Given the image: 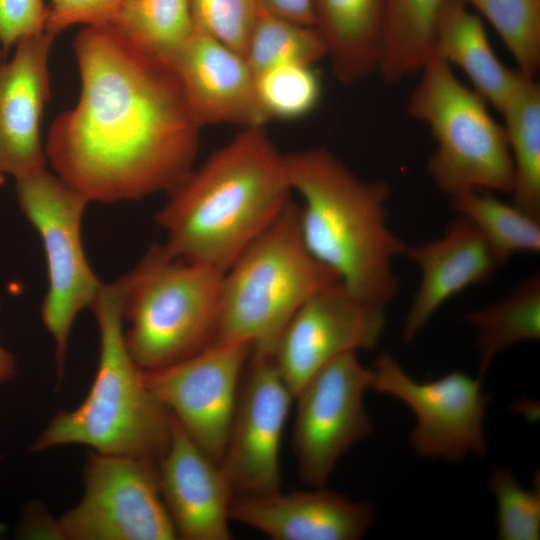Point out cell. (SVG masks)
Here are the masks:
<instances>
[{"label": "cell", "mask_w": 540, "mask_h": 540, "mask_svg": "<svg viewBox=\"0 0 540 540\" xmlns=\"http://www.w3.org/2000/svg\"><path fill=\"white\" fill-rule=\"evenodd\" d=\"M73 47L81 93L50 127L54 171L89 202L168 193L193 169L201 128L172 70L106 25L84 27Z\"/></svg>", "instance_id": "obj_1"}, {"label": "cell", "mask_w": 540, "mask_h": 540, "mask_svg": "<svg viewBox=\"0 0 540 540\" xmlns=\"http://www.w3.org/2000/svg\"><path fill=\"white\" fill-rule=\"evenodd\" d=\"M285 154L263 126L242 128L168 194L165 250L224 273L290 201Z\"/></svg>", "instance_id": "obj_2"}, {"label": "cell", "mask_w": 540, "mask_h": 540, "mask_svg": "<svg viewBox=\"0 0 540 540\" xmlns=\"http://www.w3.org/2000/svg\"><path fill=\"white\" fill-rule=\"evenodd\" d=\"M285 159L306 249L351 292L386 307L399 288L393 262L407 247L388 223L390 185L361 179L323 147Z\"/></svg>", "instance_id": "obj_3"}, {"label": "cell", "mask_w": 540, "mask_h": 540, "mask_svg": "<svg viewBox=\"0 0 540 540\" xmlns=\"http://www.w3.org/2000/svg\"><path fill=\"white\" fill-rule=\"evenodd\" d=\"M120 279L103 284L90 310L99 331V360L84 401L58 412L30 446L33 452L82 444L94 451L158 463L172 414L149 390L124 339Z\"/></svg>", "instance_id": "obj_4"}, {"label": "cell", "mask_w": 540, "mask_h": 540, "mask_svg": "<svg viewBox=\"0 0 540 540\" xmlns=\"http://www.w3.org/2000/svg\"><path fill=\"white\" fill-rule=\"evenodd\" d=\"M223 273L153 245L120 277L126 347L142 371L200 352L216 338Z\"/></svg>", "instance_id": "obj_5"}, {"label": "cell", "mask_w": 540, "mask_h": 540, "mask_svg": "<svg viewBox=\"0 0 540 540\" xmlns=\"http://www.w3.org/2000/svg\"><path fill=\"white\" fill-rule=\"evenodd\" d=\"M339 281L306 249L291 200L223 273L215 340L248 343L274 353L277 342L302 303L320 288ZM214 340V341H215Z\"/></svg>", "instance_id": "obj_6"}, {"label": "cell", "mask_w": 540, "mask_h": 540, "mask_svg": "<svg viewBox=\"0 0 540 540\" xmlns=\"http://www.w3.org/2000/svg\"><path fill=\"white\" fill-rule=\"evenodd\" d=\"M419 74L406 109L435 140L427 162L434 184L450 198L471 191L511 194L514 170L505 129L488 103L436 54Z\"/></svg>", "instance_id": "obj_7"}, {"label": "cell", "mask_w": 540, "mask_h": 540, "mask_svg": "<svg viewBox=\"0 0 540 540\" xmlns=\"http://www.w3.org/2000/svg\"><path fill=\"white\" fill-rule=\"evenodd\" d=\"M15 192L45 254L48 289L41 318L55 344L60 381L73 324L84 309H90L103 285L83 245L82 221L89 201L46 168L15 179Z\"/></svg>", "instance_id": "obj_8"}, {"label": "cell", "mask_w": 540, "mask_h": 540, "mask_svg": "<svg viewBox=\"0 0 540 540\" xmlns=\"http://www.w3.org/2000/svg\"><path fill=\"white\" fill-rule=\"evenodd\" d=\"M79 503L47 521L39 536L69 540H171L177 533L162 497L158 463L91 451Z\"/></svg>", "instance_id": "obj_9"}, {"label": "cell", "mask_w": 540, "mask_h": 540, "mask_svg": "<svg viewBox=\"0 0 540 540\" xmlns=\"http://www.w3.org/2000/svg\"><path fill=\"white\" fill-rule=\"evenodd\" d=\"M372 378L357 352H347L316 371L295 394L293 449L307 485L325 486L341 457L371 433L364 395Z\"/></svg>", "instance_id": "obj_10"}, {"label": "cell", "mask_w": 540, "mask_h": 540, "mask_svg": "<svg viewBox=\"0 0 540 540\" xmlns=\"http://www.w3.org/2000/svg\"><path fill=\"white\" fill-rule=\"evenodd\" d=\"M371 369V389L400 400L414 413L409 442L418 456L457 461L468 454H486L484 425L490 396L483 390L484 378L452 371L419 382L388 352L379 354Z\"/></svg>", "instance_id": "obj_11"}, {"label": "cell", "mask_w": 540, "mask_h": 540, "mask_svg": "<svg viewBox=\"0 0 540 540\" xmlns=\"http://www.w3.org/2000/svg\"><path fill=\"white\" fill-rule=\"evenodd\" d=\"M251 350L252 346L245 342L215 340L185 360L143 371L149 390L198 447L219 465Z\"/></svg>", "instance_id": "obj_12"}, {"label": "cell", "mask_w": 540, "mask_h": 540, "mask_svg": "<svg viewBox=\"0 0 540 540\" xmlns=\"http://www.w3.org/2000/svg\"><path fill=\"white\" fill-rule=\"evenodd\" d=\"M386 319L385 307L357 296L340 281L314 292L294 313L273 353L293 395L334 358L376 348Z\"/></svg>", "instance_id": "obj_13"}, {"label": "cell", "mask_w": 540, "mask_h": 540, "mask_svg": "<svg viewBox=\"0 0 540 540\" xmlns=\"http://www.w3.org/2000/svg\"><path fill=\"white\" fill-rule=\"evenodd\" d=\"M220 466L235 494L281 490V441L294 395L273 355L251 350Z\"/></svg>", "instance_id": "obj_14"}, {"label": "cell", "mask_w": 540, "mask_h": 540, "mask_svg": "<svg viewBox=\"0 0 540 540\" xmlns=\"http://www.w3.org/2000/svg\"><path fill=\"white\" fill-rule=\"evenodd\" d=\"M167 65L200 127L229 124L248 128L269 121L245 58L217 40L194 31Z\"/></svg>", "instance_id": "obj_15"}, {"label": "cell", "mask_w": 540, "mask_h": 540, "mask_svg": "<svg viewBox=\"0 0 540 540\" xmlns=\"http://www.w3.org/2000/svg\"><path fill=\"white\" fill-rule=\"evenodd\" d=\"M55 36L24 38L11 58L0 47V173L14 179L46 168L40 124L50 97L48 59Z\"/></svg>", "instance_id": "obj_16"}, {"label": "cell", "mask_w": 540, "mask_h": 540, "mask_svg": "<svg viewBox=\"0 0 540 540\" xmlns=\"http://www.w3.org/2000/svg\"><path fill=\"white\" fill-rule=\"evenodd\" d=\"M158 472L162 497L177 537L231 538L230 508L235 492L221 466L198 447L173 415Z\"/></svg>", "instance_id": "obj_17"}, {"label": "cell", "mask_w": 540, "mask_h": 540, "mask_svg": "<svg viewBox=\"0 0 540 540\" xmlns=\"http://www.w3.org/2000/svg\"><path fill=\"white\" fill-rule=\"evenodd\" d=\"M311 490L237 495L231 520L275 540H357L375 519L374 507L325 486Z\"/></svg>", "instance_id": "obj_18"}, {"label": "cell", "mask_w": 540, "mask_h": 540, "mask_svg": "<svg viewBox=\"0 0 540 540\" xmlns=\"http://www.w3.org/2000/svg\"><path fill=\"white\" fill-rule=\"evenodd\" d=\"M404 255L420 271L419 286L402 328L406 344L415 340L448 300L486 282L502 266L479 230L459 215L440 237L407 245Z\"/></svg>", "instance_id": "obj_19"}, {"label": "cell", "mask_w": 540, "mask_h": 540, "mask_svg": "<svg viewBox=\"0 0 540 540\" xmlns=\"http://www.w3.org/2000/svg\"><path fill=\"white\" fill-rule=\"evenodd\" d=\"M433 54L457 66L475 90L499 112L518 75L495 54L481 18L462 0H445L437 18Z\"/></svg>", "instance_id": "obj_20"}, {"label": "cell", "mask_w": 540, "mask_h": 540, "mask_svg": "<svg viewBox=\"0 0 540 540\" xmlns=\"http://www.w3.org/2000/svg\"><path fill=\"white\" fill-rule=\"evenodd\" d=\"M384 0H314L315 28L335 77L344 84L377 72Z\"/></svg>", "instance_id": "obj_21"}, {"label": "cell", "mask_w": 540, "mask_h": 540, "mask_svg": "<svg viewBox=\"0 0 540 540\" xmlns=\"http://www.w3.org/2000/svg\"><path fill=\"white\" fill-rule=\"evenodd\" d=\"M500 113L514 170L512 203L540 220V85L536 77L518 70Z\"/></svg>", "instance_id": "obj_22"}, {"label": "cell", "mask_w": 540, "mask_h": 540, "mask_svg": "<svg viewBox=\"0 0 540 540\" xmlns=\"http://www.w3.org/2000/svg\"><path fill=\"white\" fill-rule=\"evenodd\" d=\"M445 0H384L377 72L397 84L420 72L433 55L437 18Z\"/></svg>", "instance_id": "obj_23"}, {"label": "cell", "mask_w": 540, "mask_h": 540, "mask_svg": "<svg viewBox=\"0 0 540 540\" xmlns=\"http://www.w3.org/2000/svg\"><path fill=\"white\" fill-rule=\"evenodd\" d=\"M463 321L476 329L478 376L484 378L501 352L525 341L540 339V275L520 280L502 298L469 311Z\"/></svg>", "instance_id": "obj_24"}, {"label": "cell", "mask_w": 540, "mask_h": 540, "mask_svg": "<svg viewBox=\"0 0 540 540\" xmlns=\"http://www.w3.org/2000/svg\"><path fill=\"white\" fill-rule=\"evenodd\" d=\"M106 26L166 64L194 32L190 0H124Z\"/></svg>", "instance_id": "obj_25"}, {"label": "cell", "mask_w": 540, "mask_h": 540, "mask_svg": "<svg viewBox=\"0 0 540 540\" xmlns=\"http://www.w3.org/2000/svg\"><path fill=\"white\" fill-rule=\"evenodd\" d=\"M451 208L469 220L503 265L517 253L540 251V220L492 192L471 191L450 198Z\"/></svg>", "instance_id": "obj_26"}, {"label": "cell", "mask_w": 540, "mask_h": 540, "mask_svg": "<svg viewBox=\"0 0 540 540\" xmlns=\"http://www.w3.org/2000/svg\"><path fill=\"white\" fill-rule=\"evenodd\" d=\"M324 57L326 47L315 27L266 14H260L244 55L254 76L282 65H314Z\"/></svg>", "instance_id": "obj_27"}, {"label": "cell", "mask_w": 540, "mask_h": 540, "mask_svg": "<svg viewBox=\"0 0 540 540\" xmlns=\"http://www.w3.org/2000/svg\"><path fill=\"white\" fill-rule=\"evenodd\" d=\"M492 25L522 73L540 69V0H462Z\"/></svg>", "instance_id": "obj_28"}, {"label": "cell", "mask_w": 540, "mask_h": 540, "mask_svg": "<svg viewBox=\"0 0 540 540\" xmlns=\"http://www.w3.org/2000/svg\"><path fill=\"white\" fill-rule=\"evenodd\" d=\"M261 107L269 120H294L308 115L318 105L321 82L313 65L288 64L255 76Z\"/></svg>", "instance_id": "obj_29"}, {"label": "cell", "mask_w": 540, "mask_h": 540, "mask_svg": "<svg viewBox=\"0 0 540 540\" xmlns=\"http://www.w3.org/2000/svg\"><path fill=\"white\" fill-rule=\"evenodd\" d=\"M488 488L496 499L497 536L501 540H538L540 538V483L531 488L518 483L512 471L495 467Z\"/></svg>", "instance_id": "obj_30"}, {"label": "cell", "mask_w": 540, "mask_h": 540, "mask_svg": "<svg viewBox=\"0 0 540 540\" xmlns=\"http://www.w3.org/2000/svg\"><path fill=\"white\" fill-rule=\"evenodd\" d=\"M190 14L195 32L244 57L261 12L257 0H190Z\"/></svg>", "instance_id": "obj_31"}, {"label": "cell", "mask_w": 540, "mask_h": 540, "mask_svg": "<svg viewBox=\"0 0 540 540\" xmlns=\"http://www.w3.org/2000/svg\"><path fill=\"white\" fill-rule=\"evenodd\" d=\"M124 0H50L45 32L57 35L74 25H107Z\"/></svg>", "instance_id": "obj_32"}, {"label": "cell", "mask_w": 540, "mask_h": 540, "mask_svg": "<svg viewBox=\"0 0 540 540\" xmlns=\"http://www.w3.org/2000/svg\"><path fill=\"white\" fill-rule=\"evenodd\" d=\"M46 14L43 0H0V47L8 52L20 40L44 33Z\"/></svg>", "instance_id": "obj_33"}, {"label": "cell", "mask_w": 540, "mask_h": 540, "mask_svg": "<svg viewBox=\"0 0 540 540\" xmlns=\"http://www.w3.org/2000/svg\"><path fill=\"white\" fill-rule=\"evenodd\" d=\"M261 14L315 26L314 0H257Z\"/></svg>", "instance_id": "obj_34"}, {"label": "cell", "mask_w": 540, "mask_h": 540, "mask_svg": "<svg viewBox=\"0 0 540 540\" xmlns=\"http://www.w3.org/2000/svg\"><path fill=\"white\" fill-rule=\"evenodd\" d=\"M17 374L16 358L0 344V384L10 382Z\"/></svg>", "instance_id": "obj_35"}, {"label": "cell", "mask_w": 540, "mask_h": 540, "mask_svg": "<svg viewBox=\"0 0 540 540\" xmlns=\"http://www.w3.org/2000/svg\"><path fill=\"white\" fill-rule=\"evenodd\" d=\"M0 175H2V174L0 173Z\"/></svg>", "instance_id": "obj_36"}]
</instances>
